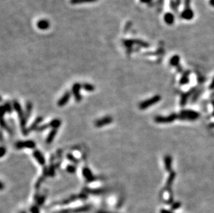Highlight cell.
I'll return each mask as SVG.
<instances>
[{
  "label": "cell",
  "mask_w": 214,
  "mask_h": 213,
  "mask_svg": "<svg viewBox=\"0 0 214 213\" xmlns=\"http://www.w3.org/2000/svg\"><path fill=\"white\" fill-rule=\"evenodd\" d=\"M61 120L60 119H54L51 121L50 122H49V125H50V127H51L53 129H58L59 127H60L61 125Z\"/></svg>",
  "instance_id": "obj_17"
},
{
  "label": "cell",
  "mask_w": 214,
  "mask_h": 213,
  "mask_svg": "<svg viewBox=\"0 0 214 213\" xmlns=\"http://www.w3.org/2000/svg\"><path fill=\"white\" fill-rule=\"evenodd\" d=\"M20 213H25L24 212H20Z\"/></svg>",
  "instance_id": "obj_35"
},
{
  "label": "cell",
  "mask_w": 214,
  "mask_h": 213,
  "mask_svg": "<svg viewBox=\"0 0 214 213\" xmlns=\"http://www.w3.org/2000/svg\"><path fill=\"white\" fill-rule=\"evenodd\" d=\"M67 158H68V160H69V161L72 162V163H76V164H77V163H79V160H78L77 158H76L75 157H74V156H73V155L71 154H67Z\"/></svg>",
  "instance_id": "obj_22"
},
{
  "label": "cell",
  "mask_w": 214,
  "mask_h": 213,
  "mask_svg": "<svg viewBox=\"0 0 214 213\" xmlns=\"http://www.w3.org/2000/svg\"><path fill=\"white\" fill-rule=\"evenodd\" d=\"M1 157H3V156H4V154H6V149L4 147V146H1Z\"/></svg>",
  "instance_id": "obj_29"
},
{
  "label": "cell",
  "mask_w": 214,
  "mask_h": 213,
  "mask_svg": "<svg viewBox=\"0 0 214 213\" xmlns=\"http://www.w3.org/2000/svg\"><path fill=\"white\" fill-rule=\"evenodd\" d=\"M45 198H46L45 195H42V197H39L38 199V206H41L42 204L44 203V202H45Z\"/></svg>",
  "instance_id": "obj_27"
},
{
  "label": "cell",
  "mask_w": 214,
  "mask_h": 213,
  "mask_svg": "<svg viewBox=\"0 0 214 213\" xmlns=\"http://www.w3.org/2000/svg\"><path fill=\"white\" fill-rule=\"evenodd\" d=\"M15 147L18 149H23V148L33 149L35 147V143L31 140L26 141H18L15 144Z\"/></svg>",
  "instance_id": "obj_5"
},
{
  "label": "cell",
  "mask_w": 214,
  "mask_h": 213,
  "mask_svg": "<svg viewBox=\"0 0 214 213\" xmlns=\"http://www.w3.org/2000/svg\"><path fill=\"white\" fill-rule=\"evenodd\" d=\"M0 111H1V118H4V115L5 114V113L6 112V109H5L4 105L1 107V110H0Z\"/></svg>",
  "instance_id": "obj_30"
},
{
  "label": "cell",
  "mask_w": 214,
  "mask_h": 213,
  "mask_svg": "<svg viewBox=\"0 0 214 213\" xmlns=\"http://www.w3.org/2000/svg\"><path fill=\"white\" fill-rule=\"evenodd\" d=\"M161 99H162V97L159 96V95L154 96L153 97H152L151 98L144 100V101H142V103H139V108L142 110H146V109L150 107V106H152V105H155V104L159 103L161 100Z\"/></svg>",
  "instance_id": "obj_2"
},
{
  "label": "cell",
  "mask_w": 214,
  "mask_h": 213,
  "mask_svg": "<svg viewBox=\"0 0 214 213\" xmlns=\"http://www.w3.org/2000/svg\"><path fill=\"white\" fill-rule=\"evenodd\" d=\"M13 109L16 111L17 113L18 114L20 118V125H21L22 131V133L24 134L25 136H26L28 134V129L26 128V118L25 116V113H24L22 109L21 105L20 104L18 103V101L17 100H14L13 101Z\"/></svg>",
  "instance_id": "obj_1"
},
{
  "label": "cell",
  "mask_w": 214,
  "mask_h": 213,
  "mask_svg": "<svg viewBox=\"0 0 214 213\" xmlns=\"http://www.w3.org/2000/svg\"><path fill=\"white\" fill-rule=\"evenodd\" d=\"M172 157L170 155H166L164 157V166L167 171L171 172L172 170Z\"/></svg>",
  "instance_id": "obj_13"
},
{
  "label": "cell",
  "mask_w": 214,
  "mask_h": 213,
  "mask_svg": "<svg viewBox=\"0 0 214 213\" xmlns=\"http://www.w3.org/2000/svg\"><path fill=\"white\" fill-rule=\"evenodd\" d=\"M38 26L40 28H46L48 27V23L46 21H41L38 23Z\"/></svg>",
  "instance_id": "obj_26"
},
{
  "label": "cell",
  "mask_w": 214,
  "mask_h": 213,
  "mask_svg": "<svg viewBox=\"0 0 214 213\" xmlns=\"http://www.w3.org/2000/svg\"><path fill=\"white\" fill-rule=\"evenodd\" d=\"M31 212H32V213H39L38 208L37 207H35V206H34V207H32L31 208Z\"/></svg>",
  "instance_id": "obj_31"
},
{
  "label": "cell",
  "mask_w": 214,
  "mask_h": 213,
  "mask_svg": "<svg viewBox=\"0 0 214 213\" xmlns=\"http://www.w3.org/2000/svg\"><path fill=\"white\" fill-rule=\"evenodd\" d=\"M200 116V114L197 112L193 110H184L181 112L180 115H179V119L181 120H194L198 119Z\"/></svg>",
  "instance_id": "obj_3"
},
{
  "label": "cell",
  "mask_w": 214,
  "mask_h": 213,
  "mask_svg": "<svg viewBox=\"0 0 214 213\" xmlns=\"http://www.w3.org/2000/svg\"><path fill=\"white\" fill-rule=\"evenodd\" d=\"M175 173L174 172H172L170 174L169 179H168L167 183H166V187H170L172 185L173 181L175 179Z\"/></svg>",
  "instance_id": "obj_20"
},
{
  "label": "cell",
  "mask_w": 214,
  "mask_h": 213,
  "mask_svg": "<svg viewBox=\"0 0 214 213\" xmlns=\"http://www.w3.org/2000/svg\"><path fill=\"white\" fill-rule=\"evenodd\" d=\"M32 109H33V105L30 101L27 102L26 104V110H25V116H26V119H28L30 117V114H31Z\"/></svg>",
  "instance_id": "obj_18"
},
{
  "label": "cell",
  "mask_w": 214,
  "mask_h": 213,
  "mask_svg": "<svg viewBox=\"0 0 214 213\" xmlns=\"http://www.w3.org/2000/svg\"><path fill=\"white\" fill-rule=\"evenodd\" d=\"M55 170H56V167L54 166V165H51L50 168L49 169V176H54L55 175Z\"/></svg>",
  "instance_id": "obj_25"
},
{
  "label": "cell",
  "mask_w": 214,
  "mask_h": 213,
  "mask_svg": "<svg viewBox=\"0 0 214 213\" xmlns=\"http://www.w3.org/2000/svg\"><path fill=\"white\" fill-rule=\"evenodd\" d=\"M213 88H214V79H213V82H211V84L210 85V89H213Z\"/></svg>",
  "instance_id": "obj_33"
},
{
  "label": "cell",
  "mask_w": 214,
  "mask_h": 213,
  "mask_svg": "<svg viewBox=\"0 0 214 213\" xmlns=\"http://www.w3.org/2000/svg\"><path fill=\"white\" fill-rule=\"evenodd\" d=\"M66 170H67V172H68L69 173L75 172L76 170V166H74V165H69L67 167V168H66Z\"/></svg>",
  "instance_id": "obj_24"
},
{
  "label": "cell",
  "mask_w": 214,
  "mask_h": 213,
  "mask_svg": "<svg viewBox=\"0 0 214 213\" xmlns=\"http://www.w3.org/2000/svg\"><path fill=\"white\" fill-rule=\"evenodd\" d=\"M180 206H181V203L180 202H175V203H174V204H173L172 205L171 209H172L173 210H174L179 208Z\"/></svg>",
  "instance_id": "obj_28"
},
{
  "label": "cell",
  "mask_w": 214,
  "mask_h": 213,
  "mask_svg": "<svg viewBox=\"0 0 214 213\" xmlns=\"http://www.w3.org/2000/svg\"><path fill=\"white\" fill-rule=\"evenodd\" d=\"M160 213H173L171 212V211H169V210H165V209H162V210L160 211Z\"/></svg>",
  "instance_id": "obj_32"
},
{
  "label": "cell",
  "mask_w": 214,
  "mask_h": 213,
  "mask_svg": "<svg viewBox=\"0 0 214 213\" xmlns=\"http://www.w3.org/2000/svg\"><path fill=\"white\" fill-rule=\"evenodd\" d=\"M81 85L80 83H75L74 85H73L72 87V93L74 94V98H75L76 101L77 103H79L81 101V99H82V97H81Z\"/></svg>",
  "instance_id": "obj_9"
},
{
  "label": "cell",
  "mask_w": 214,
  "mask_h": 213,
  "mask_svg": "<svg viewBox=\"0 0 214 213\" xmlns=\"http://www.w3.org/2000/svg\"><path fill=\"white\" fill-rule=\"evenodd\" d=\"M83 88L87 91L89 92H92L95 90V87L94 85L89 84V83H85L83 85Z\"/></svg>",
  "instance_id": "obj_19"
},
{
  "label": "cell",
  "mask_w": 214,
  "mask_h": 213,
  "mask_svg": "<svg viewBox=\"0 0 214 213\" xmlns=\"http://www.w3.org/2000/svg\"><path fill=\"white\" fill-rule=\"evenodd\" d=\"M58 132V129H53L51 131L50 133L49 134L48 136H47V140H46V142H47V144H51L53 142L54 139H55L56 136Z\"/></svg>",
  "instance_id": "obj_15"
},
{
  "label": "cell",
  "mask_w": 214,
  "mask_h": 213,
  "mask_svg": "<svg viewBox=\"0 0 214 213\" xmlns=\"http://www.w3.org/2000/svg\"><path fill=\"white\" fill-rule=\"evenodd\" d=\"M5 109H6V112L8 114H11V112H13V107H11V104L9 103H5V105H4Z\"/></svg>",
  "instance_id": "obj_23"
},
{
  "label": "cell",
  "mask_w": 214,
  "mask_h": 213,
  "mask_svg": "<svg viewBox=\"0 0 214 213\" xmlns=\"http://www.w3.org/2000/svg\"><path fill=\"white\" fill-rule=\"evenodd\" d=\"M42 120H43V118H42V116L37 118L35 119V121H34L33 123L32 124V125H30V127H29V128L28 129V133H29L30 132H31V131H33V130H37V129H38V127H40L39 125H40V122L42 121Z\"/></svg>",
  "instance_id": "obj_14"
},
{
  "label": "cell",
  "mask_w": 214,
  "mask_h": 213,
  "mask_svg": "<svg viewBox=\"0 0 214 213\" xmlns=\"http://www.w3.org/2000/svg\"><path fill=\"white\" fill-rule=\"evenodd\" d=\"M83 175L85 177V179L87 183H90V182L99 179V177L93 175L90 169L88 168L87 167H84L83 168Z\"/></svg>",
  "instance_id": "obj_6"
},
{
  "label": "cell",
  "mask_w": 214,
  "mask_h": 213,
  "mask_svg": "<svg viewBox=\"0 0 214 213\" xmlns=\"http://www.w3.org/2000/svg\"><path fill=\"white\" fill-rule=\"evenodd\" d=\"M177 118V114H173L169 116H156L154 118V121L157 123H170L176 120Z\"/></svg>",
  "instance_id": "obj_4"
},
{
  "label": "cell",
  "mask_w": 214,
  "mask_h": 213,
  "mask_svg": "<svg viewBox=\"0 0 214 213\" xmlns=\"http://www.w3.org/2000/svg\"><path fill=\"white\" fill-rule=\"evenodd\" d=\"M1 127H2V128H4V129H6V130L7 131V132L8 133H10V134H12L11 129H10L9 127H8V126L7 125V124H6V122L4 121V118H1Z\"/></svg>",
  "instance_id": "obj_21"
},
{
  "label": "cell",
  "mask_w": 214,
  "mask_h": 213,
  "mask_svg": "<svg viewBox=\"0 0 214 213\" xmlns=\"http://www.w3.org/2000/svg\"><path fill=\"white\" fill-rule=\"evenodd\" d=\"M33 156L34 158H35L37 161L38 162V163L41 165H45V158L44 157V156L40 152V151L39 150H35L33 153Z\"/></svg>",
  "instance_id": "obj_12"
},
{
  "label": "cell",
  "mask_w": 214,
  "mask_h": 213,
  "mask_svg": "<svg viewBox=\"0 0 214 213\" xmlns=\"http://www.w3.org/2000/svg\"><path fill=\"white\" fill-rule=\"evenodd\" d=\"M71 97V93L69 91H66L64 93L63 96H62V98H60L58 101V105L59 107H63L66 104H67L69 102V99H70Z\"/></svg>",
  "instance_id": "obj_11"
},
{
  "label": "cell",
  "mask_w": 214,
  "mask_h": 213,
  "mask_svg": "<svg viewBox=\"0 0 214 213\" xmlns=\"http://www.w3.org/2000/svg\"><path fill=\"white\" fill-rule=\"evenodd\" d=\"M85 192L89 194H92V195H99L105 192V190L103 188L101 189H90V188H85Z\"/></svg>",
  "instance_id": "obj_16"
},
{
  "label": "cell",
  "mask_w": 214,
  "mask_h": 213,
  "mask_svg": "<svg viewBox=\"0 0 214 213\" xmlns=\"http://www.w3.org/2000/svg\"><path fill=\"white\" fill-rule=\"evenodd\" d=\"M91 208L89 206H81V207L76 208L74 209H67V210H63L58 212L57 213H81L83 212H86V211L89 210Z\"/></svg>",
  "instance_id": "obj_8"
},
{
  "label": "cell",
  "mask_w": 214,
  "mask_h": 213,
  "mask_svg": "<svg viewBox=\"0 0 214 213\" xmlns=\"http://www.w3.org/2000/svg\"><path fill=\"white\" fill-rule=\"evenodd\" d=\"M87 198L86 195H83V194H81V195H73L71 196L70 197L65 199V200L62 201V202H60V204H68L69 203H71L74 201H76V199H85Z\"/></svg>",
  "instance_id": "obj_10"
},
{
  "label": "cell",
  "mask_w": 214,
  "mask_h": 213,
  "mask_svg": "<svg viewBox=\"0 0 214 213\" xmlns=\"http://www.w3.org/2000/svg\"><path fill=\"white\" fill-rule=\"evenodd\" d=\"M113 122V118L112 116H107L102 118L101 119H98L94 122V125L96 127H102L103 126L110 125V123Z\"/></svg>",
  "instance_id": "obj_7"
},
{
  "label": "cell",
  "mask_w": 214,
  "mask_h": 213,
  "mask_svg": "<svg viewBox=\"0 0 214 213\" xmlns=\"http://www.w3.org/2000/svg\"><path fill=\"white\" fill-rule=\"evenodd\" d=\"M97 213H110V212H103V211H100V212H98Z\"/></svg>",
  "instance_id": "obj_34"
}]
</instances>
